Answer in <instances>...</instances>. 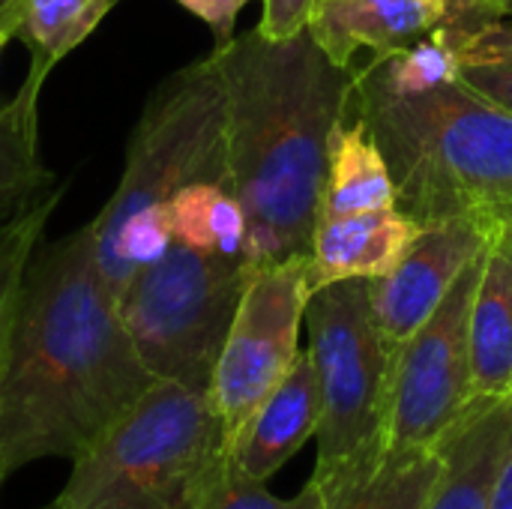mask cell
Returning <instances> with one entry per match:
<instances>
[{
  "instance_id": "31",
  "label": "cell",
  "mask_w": 512,
  "mask_h": 509,
  "mask_svg": "<svg viewBox=\"0 0 512 509\" xmlns=\"http://www.w3.org/2000/svg\"><path fill=\"white\" fill-rule=\"evenodd\" d=\"M510 6H512V0H510Z\"/></svg>"
},
{
  "instance_id": "18",
  "label": "cell",
  "mask_w": 512,
  "mask_h": 509,
  "mask_svg": "<svg viewBox=\"0 0 512 509\" xmlns=\"http://www.w3.org/2000/svg\"><path fill=\"white\" fill-rule=\"evenodd\" d=\"M39 96L21 84L0 105V228L54 192V174L39 159Z\"/></svg>"
},
{
  "instance_id": "28",
  "label": "cell",
  "mask_w": 512,
  "mask_h": 509,
  "mask_svg": "<svg viewBox=\"0 0 512 509\" xmlns=\"http://www.w3.org/2000/svg\"><path fill=\"white\" fill-rule=\"evenodd\" d=\"M489 509H512V453L507 456V462L501 465V474L495 480V492H492Z\"/></svg>"
},
{
  "instance_id": "1",
  "label": "cell",
  "mask_w": 512,
  "mask_h": 509,
  "mask_svg": "<svg viewBox=\"0 0 512 509\" xmlns=\"http://www.w3.org/2000/svg\"><path fill=\"white\" fill-rule=\"evenodd\" d=\"M153 381L99 273L90 222L39 243L21 282L3 381L6 477L42 459L72 462Z\"/></svg>"
},
{
  "instance_id": "23",
  "label": "cell",
  "mask_w": 512,
  "mask_h": 509,
  "mask_svg": "<svg viewBox=\"0 0 512 509\" xmlns=\"http://www.w3.org/2000/svg\"><path fill=\"white\" fill-rule=\"evenodd\" d=\"M423 3L441 6L444 30L438 36H444L459 54L512 15L510 0H423Z\"/></svg>"
},
{
  "instance_id": "24",
  "label": "cell",
  "mask_w": 512,
  "mask_h": 509,
  "mask_svg": "<svg viewBox=\"0 0 512 509\" xmlns=\"http://www.w3.org/2000/svg\"><path fill=\"white\" fill-rule=\"evenodd\" d=\"M459 75L489 96L492 102L512 111V57L498 51H462L459 54Z\"/></svg>"
},
{
  "instance_id": "11",
  "label": "cell",
  "mask_w": 512,
  "mask_h": 509,
  "mask_svg": "<svg viewBox=\"0 0 512 509\" xmlns=\"http://www.w3.org/2000/svg\"><path fill=\"white\" fill-rule=\"evenodd\" d=\"M420 231L423 225L399 207L321 216L306 261L309 297L333 282L387 276L402 261Z\"/></svg>"
},
{
  "instance_id": "32",
  "label": "cell",
  "mask_w": 512,
  "mask_h": 509,
  "mask_svg": "<svg viewBox=\"0 0 512 509\" xmlns=\"http://www.w3.org/2000/svg\"><path fill=\"white\" fill-rule=\"evenodd\" d=\"M510 219H512V213H510Z\"/></svg>"
},
{
  "instance_id": "15",
  "label": "cell",
  "mask_w": 512,
  "mask_h": 509,
  "mask_svg": "<svg viewBox=\"0 0 512 509\" xmlns=\"http://www.w3.org/2000/svg\"><path fill=\"white\" fill-rule=\"evenodd\" d=\"M438 450L444 474L429 509H489L501 465L512 453V396L471 402Z\"/></svg>"
},
{
  "instance_id": "2",
  "label": "cell",
  "mask_w": 512,
  "mask_h": 509,
  "mask_svg": "<svg viewBox=\"0 0 512 509\" xmlns=\"http://www.w3.org/2000/svg\"><path fill=\"white\" fill-rule=\"evenodd\" d=\"M213 57L225 90L228 177L249 225L246 264L309 255L351 66L333 63L309 27L291 39L255 27L213 45Z\"/></svg>"
},
{
  "instance_id": "9",
  "label": "cell",
  "mask_w": 512,
  "mask_h": 509,
  "mask_svg": "<svg viewBox=\"0 0 512 509\" xmlns=\"http://www.w3.org/2000/svg\"><path fill=\"white\" fill-rule=\"evenodd\" d=\"M486 246L429 321L396 351L387 453L435 450L471 405V300Z\"/></svg>"
},
{
  "instance_id": "16",
  "label": "cell",
  "mask_w": 512,
  "mask_h": 509,
  "mask_svg": "<svg viewBox=\"0 0 512 509\" xmlns=\"http://www.w3.org/2000/svg\"><path fill=\"white\" fill-rule=\"evenodd\" d=\"M120 0H9L0 27L30 48L27 87L42 93L51 69L72 54Z\"/></svg>"
},
{
  "instance_id": "29",
  "label": "cell",
  "mask_w": 512,
  "mask_h": 509,
  "mask_svg": "<svg viewBox=\"0 0 512 509\" xmlns=\"http://www.w3.org/2000/svg\"><path fill=\"white\" fill-rule=\"evenodd\" d=\"M12 39H15V36H12L9 30H3V27H0V60H3V51H6V45H9Z\"/></svg>"
},
{
  "instance_id": "25",
  "label": "cell",
  "mask_w": 512,
  "mask_h": 509,
  "mask_svg": "<svg viewBox=\"0 0 512 509\" xmlns=\"http://www.w3.org/2000/svg\"><path fill=\"white\" fill-rule=\"evenodd\" d=\"M315 0H264L258 30L267 39H291L309 27Z\"/></svg>"
},
{
  "instance_id": "22",
  "label": "cell",
  "mask_w": 512,
  "mask_h": 509,
  "mask_svg": "<svg viewBox=\"0 0 512 509\" xmlns=\"http://www.w3.org/2000/svg\"><path fill=\"white\" fill-rule=\"evenodd\" d=\"M204 509H324V498H321V492H318V486L312 480L303 486L300 495L276 498L267 489V483L249 480V477L237 474L228 465Z\"/></svg>"
},
{
  "instance_id": "19",
  "label": "cell",
  "mask_w": 512,
  "mask_h": 509,
  "mask_svg": "<svg viewBox=\"0 0 512 509\" xmlns=\"http://www.w3.org/2000/svg\"><path fill=\"white\" fill-rule=\"evenodd\" d=\"M171 240L246 261V213L228 177H204L183 186L168 204Z\"/></svg>"
},
{
  "instance_id": "5",
  "label": "cell",
  "mask_w": 512,
  "mask_h": 509,
  "mask_svg": "<svg viewBox=\"0 0 512 509\" xmlns=\"http://www.w3.org/2000/svg\"><path fill=\"white\" fill-rule=\"evenodd\" d=\"M225 468L210 393L156 378L72 459L45 509H204Z\"/></svg>"
},
{
  "instance_id": "14",
  "label": "cell",
  "mask_w": 512,
  "mask_h": 509,
  "mask_svg": "<svg viewBox=\"0 0 512 509\" xmlns=\"http://www.w3.org/2000/svg\"><path fill=\"white\" fill-rule=\"evenodd\" d=\"M512 396V219L498 216L471 300V402Z\"/></svg>"
},
{
  "instance_id": "21",
  "label": "cell",
  "mask_w": 512,
  "mask_h": 509,
  "mask_svg": "<svg viewBox=\"0 0 512 509\" xmlns=\"http://www.w3.org/2000/svg\"><path fill=\"white\" fill-rule=\"evenodd\" d=\"M444 474V453H387L384 462L351 492L324 509H429Z\"/></svg>"
},
{
  "instance_id": "17",
  "label": "cell",
  "mask_w": 512,
  "mask_h": 509,
  "mask_svg": "<svg viewBox=\"0 0 512 509\" xmlns=\"http://www.w3.org/2000/svg\"><path fill=\"white\" fill-rule=\"evenodd\" d=\"M396 207L387 159L363 120H342L330 138V174L321 216H348Z\"/></svg>"
},
{
  "instance_id": "3",
  "label": "cell",
  "mask_w": 512,
  "mask_h": 509,
  "mask_svg": "<svg viewBox=\"0 0 512 509\" xmlns=\"http://www.w3.org/2000/svg\"><path fill=\"white\" fill-rule=\"evenodd\" d=\"M345 120L366 123L396 207L423 228L512 213V111L459 75V51L444 36L351 63Z\"/></svg>"
},
{
  "instance_id": "30",
  "label": "cell",
  "mask_w": 512,
  "mask_h": 509,
  "mask_svg": "<svg viewBox=\"0 0 512 509\" xmlns=\"http://www.w3.org/2000/svg\"><path fill=\"white\" fill-rule=\"evenodd\" d=\"M6 3H9V0H0V12H3V9H6Z\"/></svg>"
},
{
  "instance_id": "12",
  "label": "cell",
  "mask_w": 512,
  "mask_h": 509,
  "mask_svg": "<svg viewBox=\"0 0 512 509\" xmlns=\"http://www.w3.org/2000/svg\"><path fill=\"white\" fill-rule=\"evenodd\" d=\"M309 30L327 57L351 66L360 51H408L444 30V12L423 0H315Z\"/></svg>"
},
{
  "instance_id": "27",
  "label": "cell",
  "mask_w": 512,
  "mask_h": 509,
  "mask_svg": "<svg viewBox=\"0 0 512 509\" xmlns=\"http://www.w3.org/2000/svg\"><path fill=\"white\" fill-rule=\"evenodd\" d=\"M465 51H498V54H510L512 57V27L507 21L495 24L489 33H483L471 48Z\"/></svg>"
},
{
  "instance_id": "6",
  "label": "cell",
  "mask_w": 512,
  "mask_h": 509,
  "mask_svg": "<svg viewBox=\"0 0 512 509\" xmlns=\"http://www.w3.org/2000/svg\"><path fill=\"white\" fill-rule=\"evenodd\" d=\"M306 330V351L321 387L312 483L330 507L387 456L399 348L378 324L372 279L318 288L306 303Z\"/></svg>"
},
{
  "instance_id": "26",
  "label": "cell",
  "mask_w": 512,
  "mask_h": 509,
  "mask_svg": "<svg viewBox=\"0 0 512 509\" xmlns=\"http://www.w3.org/2000/svg\"><path fill=\"white\" fill-rule=\"evenodd\" d=\"M177 3L210 27L216 45H225L237 36L234 33L237 18L246 9V3H252V0H177Z\"/></svg>"
},
{
  "instance_id": "20",
  "label": "cell",
  "mask_w": 512,
  "mask_h": 509,
  "mask_svg": "<svg viewBox=\"0 0 512 509\" xmlns=\"http://www.w3.org/2000/svg\"><path fill=\"white\" fill-rule=\"evenodd\" d=\"M57 204H60V189L48 192L30 210L18 213L12 222H6L0 228V489L6 480V465H3V381H6V363H9V345H12V324H15L27 264H30L36 246L42 243L48 219H51Z\"/></svg>"
},
{
  "instance_id": "13",
  "label": "cell",
  "mask_w": 512,
  "mask_h": 509,
  "mask_svg": "<svg viewBox=\"0 0 512 509\" xmlns=\"http://www.w3.org/2000/svg\"><path fill=\"white\" fill-rule=\"evenodd\" d=\"M321 387L309 351H300L282 384L252 414L228 450V465L258 483H267L300 447L318 435Z\"/></svg>"
},
{
  "instance_id": "8",
  "label": "cell",
  "mask_w": 512,
  "mask_h": 509,
  "mask_svg": "<svg viewBox=\"0 0 512 509\" xmlns=\"http://www.w3.org/2000/svg\"><path fill=\"white\" fill-rule=\"evenodd\" d=\"M306 261L309 255H297L249 267L246 273V285L210 381V402L222 420L228 450L300 354L297 339L306 324L309 303Z\"/></svg>"
},
{
  "instance_id": "7",
  "label": "cell",
  "mask_w": 512,
  "mask_h": 509,
  "mask_svg": "<svg viewBox=\"0 0 512 509\" xmlns=\"http://www.w3.org/2000/svg\"><path fill=\"white\" fill-rule=\"evenodd\" d=\"M249 264L174 243L120 294L129 336L153 378L210 393Z\"/></svg>"
},
{
  "instance_id": "4",
  "label": "cell",
  "mask_w": 512,
  "mask_h": 509,
  "mask_svg": "<svg viewBox=\"0 0 512 509\" xmlns=\"http://www.w3.org/2000/svg\"><path fill=\"white\" fill-rule=\"evenodd\" d=\"M204 177H228L225 90L213 51L150 93L126 144L117 189L90 219L96 264L117 300L135 273L171 246V198Z\"/></svg>"
},
{
  "instance_id": "10",
  "label": "cell",
  "mask_w": 512,
  "mask_h": 509,
  "mask_svg": "<svg viewBox=\"0 0 512 509\" xmlns=\"http://www.w3.org/2000/svg\"><path fill=\"white\" fill-rule=\"evenodd\" d=\"M498 216H456L426 225L402 261L381 279H372L375 315L387 339L399 348L441 306L459 273L483 252Z\"/></svg>"
}]
</instances>
